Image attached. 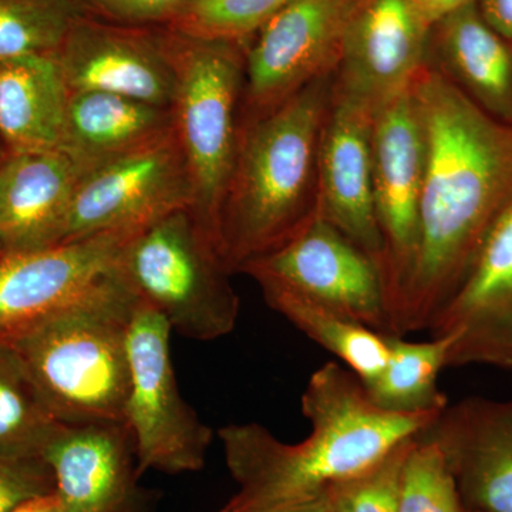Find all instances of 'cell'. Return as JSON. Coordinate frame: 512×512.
I'll return each instance as SVG.
<instances>
[{
  "instance_id": "cell-34",
  "label": "cell",
  "mask_w": 512,
  "mask_h": 512,
  "mask_svg": "<svg viewBox=\"0 0 512 512\" xmlns=\"http://www.w3.org/2000/svg\"><path fill=\"white\" fill-rule=\"evenodd\" d=\"M332 494L323 495L316 500L305 501V503L284 505V507L264 508V510H234L224 505L220 512H330L333 505Z\"/></svg>"
},
{
  "instance_id": "cell-37",
  "label": "cell",
  "mask_w": 512,
  "mask_h": 512,
  "mask_svg": "<svg viewBox=\"0 0 512 512\" xmlns=\"http://www.w3.org/2000/svg\"><path fill=\"white\" fill-rule=\"evenodd\" d=\"M470 2H476V0H446L443 15H446V13L450 12V10L460 8V6L467 5V3Z\"/></svg>"
},
{
  "instance_id": "cell-26",
  "label": "cell",
  "mask_w": 512,
  "mask_h": 512,
  "mask_svg": "<svg viewBox=\"0 0 512 512\" xmlns=\"http://www.w3.org/2000/svg\"><path fill=\"white\" fill-rule=\"evenodd\" d=\"M83 15L74 0H0V60L55 56Z\"/></svg>"
},
{
  "instance_id": "cell-24",
  "label": "cell",
  "mask_w": 512,
  "mask_h": 512,
  "mask_svg": "<svg viewBox=\"0 0 512 512\" xmlns=\"http://www.w3.org/2000/svg\"><path fill=\"white\" fill-rule=\"evenodd\" d=\"M266 303L303 335L345 363L362 383H372L389 359L386 335L343 318L318 303L282 291H262Z\"/></svg>"
},
{
  "instance_id": "cell-10",
  "label": "cell",
  "mask_w": 512,
  "mask_h": 512,
  "mask_svg": "<svg viewBox=\"0 0 512 512\" xmlns=\"http://www.w3.org/2000/svg\"><path fill=\"white\" fill-rule=\"evenodd\" d=\"M360 0H291L245 52L241 117L268 113L336 72L343 37Z\"/></svg>"
},
{
  "instance_id": "cell-27",
  "label": "cell",
  "mask_w": 512,
  "mask_h": 512,
  "mask_svg": "<svg viewBox=\"0 0 512 512\" xmlns=\"http://www.w3.org/2000/svg\"><path fill=\"white\" fill-rule=\"evenodd\" d=\"M397 512H468L439 444L423 434L407 448Z\"/></svg>"
},
{
  "instance_id": "cell-20",
  "label": "cell",
  "mask_w": 512,
  "mask_h": 512,
  "mask_svg": "<svg viewBox=\"0 0 512 512\" xmlns=\"http://www.w3.org/2000/svg\"><path fill=\"white\" fill-rule=\"evenodd\" d=\"M174 133L173 113L119 94L69 92L62 150L84 173Z\"/></svg>"
},
{
  "instance_id": "cell-23",
  "label": "cell",
  "mask_w": 512,
  "mask_h": 512,
  "mask_svg": "<svg viewBox=\"0 0 512 512\" xmlns=\"http://www.w3.org/2000/svg\"><path fill=\"white\" fill-rule=\"evenodd\" d=\"M457 336L451 332L430 342L413 343L386 335L389 359L382 373L365 386L372 402L393 413L443 412L448 399L440 392L437 377L447 367Z\"/></svg>"
},
{
  "instance_id": "cell-15",
  "label": "cell",
  "mask_w": 512,
  "mask_h": 512,
  "mask_svg": "<svg viewBox=\"0 0 512 512\" xmlns=\"http://www.w3.org/2000/svg\"><path fill=\"white\" fill-rule=\"evenodd\" d=\"M136 232H103L0 256V340L13 338L116 271L121 252Z\"/></svg>"
},
{
  "instance_id": "cell-30",
  "label": "cell",
  "mask_w": 512,
  "mask_h": 512,
  "mask_svg": "<svg viewBox=\"0 0 512 512\" xmlns=\"http://www.w3.org/2000/svg\"><path fill=\"white\" fill-rule=\"evenodd\" d=\"M457 333L447 367L490 365L512 370V305L483 325Z\"/></svg>"
},
{
  "instance_id": "cell-38",
  "label": "cell",
  "mask_w": 512,
  "mask_h": 512,
  "mask_svg": "<svg viewBox=\"0 0 512 512\" xmlns=\"http://www.w3.org/2000/svg\"><path fill=\"white\" fill-rule=\"evenodd\" d=\"M330 512H343L342 507H340L338 500H336L335 494H333V505L332 511Z\"/></svg>"
},
{
  "instance_id": "cell-4",
  "label": "cell",
  "mask_w": 512,
  "mask_h": 512,
  "mask_svg": "<svg viewBox=\"0 0 512 512\" xmlns=\"http://www.w3.org/2000/svg\"><path fill=\"white\" fill-rule=\"evenodd\" d=\"M137 302L116 269L2 340L18 352L60 423L123 421L130 382L128 330Z\"/></svg>"
},
{
  "instance_id": "cell-14",
  "label": "cell",
  "mask_w": 512,
  "mask_h": 512,
  "mask_svg": "<svg viewBox=\"0 0 512 512\" xmlns=\"http://www.w3.org/2000/svg\"><path fill=\"white\" fill-rule=\"evenodd\" d=\"M433 25L410 0H360L346 28L333 86L377 111L409 89Z\"/></svg>"
},
{
  "instance_id": "cell-35",
  "label": "cell",
  "mask_w": 512,
  "mask_h": 512,
  "mask_svg": "<svg viewBox=\"0 0 512 512\" xmlns=\"http://www.w3.org/2000/svg\"><path fill=\"white\" fill-rule=\"evenodd\" d=\"M13 512H64V510L56 493H52L35 498Z\"/></svg>"
},
{
  "instance_id": "cell-6",
  "label": "cell",
  "mask_w": 512,
  "mask_h": 512,
  "mask_svg": "<svg viewBox=\"0 0 512 512\" xmlns=\"http://www.w3.org/2000/svg\"><path fill=\"white\" fill-rule=\"evenodd\" d=\"M117 271L178 335L211 342L237 325L241 302L229 284L231 274L190 210L171 212L137 231Z\"/></svg>"
},
{
  "instance_id": "cell-18",
  "label": "cell",
  "mask_w": 512,
  "mask_h": 512,
  "mask_svg": "<svg viewBox=\"0 0 512 512\" xmlns=\"http://www.w3.org/2000/svg\"><path fill=\"white\" fill-rule=\"evenodd\" d=\"M83 174L63 150L6 154L0 161V245L5 254L62 244Z\"/></svg>"
},
{
  "instance_id": "cell-16",
  "label": "cell",
  "mask_w": 512,
  "mask_h": 512,
  "mask_svg": "<svg viewBox=\"0 0 512 512\" xmlns=\"http://www.w3.org/2000/svg\"><path fill=\"white\" fill-rule=\"evenodd\" d=\"M64 512H150L124 421L57 426L42 454Z\"/></svg>"
},
{
  "instance_id": "cell-13",
  "label": "cell",
  "mask_w": 512,
  "mask_h": 512,
  "mask_svg": "<svg viewBox=\"0 0 512 512\" xmlns=\"http://www.w3.org/2000/svg\"><path fill=\"white\" fill-rule=\"evenodd\" d=\"M375 114L372 106L333 86L319 141L316 214L372 256L382 272L372 183Z\"/></svg>"
},
{
  "instance_id": "cell-5",
  "label": "cell",
  "mask_w": 512,
  "mask_h": 512,
  "mask_svg": "<svg viewBox=\"0 0 512 512\" xmlns=\"http://www.w3.org/2000/svg\"><path fill=\"white\" fill-rule=\"evenodd\" d=\"M173 62L174 134L190 173L191 214L218 251L225 192L237 157L247 45L163 28Z\"/></svg>"
},
{
  "instance_id": "cell-8",
  "label": "cell",
  "mask_w": 512,
  "mask_h": 512,
  "mask_svg": "<svg viewBox=\"0 0 512 512\" xmlns=\"http://www.w3.org/2000/svg\"><path fill=\"white\" fill-rule=\"evenodd\" d=\"M238 274L261 291H282L390 335L382 272L375 259L318 214L286 244L251 259Z\"/></svg>"
},
{
  "instance_id": "cell-21",
  "label": "cell",
  "mask_w": 512,
  "mask_h": 512,
  "mask_svg": "<svg viewBox=\"0 0 512 512\" xmlns=\"http://www.w3.org/2000/svg\"><path fill=\"white\" fill-rule=\"evenodd\" d=\"M67 99L55 56L0 60V140L6 151L62 150Z\"/></svg>"
},
{
  "instance_id": "cell-33",
  "label": "cell",
  "mask_w": 512,
  "mask_h": 512,
  "mask_svg": "<svg viewBox=\"0 0 512 512\" xmlns=\"http://www.w3.org/2000/svg\"><path fill=\"white\" fill-rule=\"evenodd\" d=\"M476 3L488 26L512 45V0H476Z\"/></svg>"
},
{
  "instance_id": "cell-1",
  "label": "cell",
  "mask_w": 512,
  "mask_h": 512,
  "mask_svg": "<svg viewBox=\"0 0 512 512\" xmlns=\"http://www.w3.org/2000/svg\"><path fill=\"white\" fill-rule=\"evenodd\" d=\"M410 92L426 140L416 255L390 335L429 330L466 281L512 197V124L494 119L430 63Z\"/></svg>"
},
{
  "instance_id": "cell-25",
  "label": "cell",
  "mask_w": 512,
  "mask_h": 512,
  "mask_svg": "<svg viewBox=\"0 0 512 512\" xmlns=\"http://www.w3.org/2000/svg\"><path fill=\"white\" fill-rule=\"evenodd\" d=\"M59 424L18 352L0 340V457H42Z\"/></svg>"
},
{
  "instance_id": "cell-40",
  "label": "cell",
  "mask_w": 512,
  "mask_h": 512,
  "mask_svg": "<svg viewBox=\"0 0 512 512\" xmlns=\"http://www.w3.org/2000/svg\"><path fill=\"white\" fill-rule=\"evenodd\" d=\"M3 254H5V251H3L2 245H0V256H2Z\"/></svg>"
},
{
  "instance_id": "cell-11",
  "label": "cell",
  "mask_w": 512,
  "mask_h": 512,
  "mask_svg": "<svg viewBox=\"0 0 512 512\" xmlns=\"http://www.w3.org/2000/svg\"><path fill=\"white\" fill-rule=\"evenodd\" d=\"M424 171L426 140L409 87L377 109L372 131L373 201L389 323L416 255Z\"/></svg>"
},
{
  "instance_id": "cell-39",
  "label": "cell",
  "mask_w": 512,
  "mask_h": 512,
  "mask_svg": "<svg viewBox=\"0 0 512 512\" xmlns=\"http://www.w3.org/2000/svg\"><path fill=\"white\" fill-rule=\"evenodd\" d=\"M6 154H8V151H6L5 146H3L2 140H0V161L5 158Z\"/></svg>"
},
{
  "instance_id": "cell-36",
  "label": "cell",
  "mask_w": 512,
  "mask_h": 512,
  "mask_svg": "<svg viewBox=\"0 0 512 512\" xmlns=\"http://www.w3.org/2000/svg\"><path fill=\"white\" fill-rule=\"evenodd\" d=\"M430 25H434L443 16L446 0H410Z\"/></svg>"
},
{
  "instance_id": "cell-12",
  "label": "cell",
  "mask_w": 512,
  "mask_h": 512,
  "mask_svg": "<svg viewBox=\"0 0 512 512\" xmlns=\"http://www.w3.org/2000/svg\"><path fill=\"white\" fill-rule=\"evenodd\" d=\"M55 59L69 92L119 94L171 109L175 72L163 28L116 25L83 15Z\"/></svg>"
},
{
  "instance_id": "cell-31",
  "label": "cell",
  "mask_w": 512,
  "mask_h": 512,
  "mask_svg": "<svg viewBox=\"0 0 512 512\" xmlns=\"http://www.w3.org/2000/svg\"><path fill=\"white\" fill-rule=\"evenodd\" d=\"M55 491V474L42 457H0V512H13Z\"/></svg>"
},
{
  "instance_id": "cell-22",
  "label": "cell",
  "mask_w": 512,
  "mask_h": 512,
  "mask_svg": "<svg viewBox=\"0 0 512 512\" xmlns=\"http://www.w3.org/2000/svg\"><path fill=\"white\" fill-rule=\"evenodd\" d=\"M512 305V197L495 218L480 251L446 309L429 329L433 338L483 325Z\"/></svg>"
},
{
  "instance_id": "cell-19",
  "label": "cell",
  "mask_w": 512,
  "mask_h": 512,
  "mask_svg": "<svg viewBox=\"0 0 512 512\" xmlns=\"http://www.w3.org/2000/svg\"><path fill=\"white\" fill-rule=\"evenodd\" d=\"M426 62L485 113L512 124V45L488 26L476 2L434 23Z\"/></svg>"
},
{
  "instance_id": "cell-28",
  "label": "cell",
  "mask_w": 512,
  "mask_h": 512,
  "mask_svg": "<svg viewBox=\"0 0 512 512\" xmlns=\"http://www.w3.org/2000/svg\"><path fill=\"white\" fill-rule=\"evenodd\" d=\"M291 0H190L164 28L195 39L247 45Z\"/></svg>"
},
{
  "instance_id": "cell-29",
  "label": "cell",
  "mask_w": 512,
  "mask_h": 512,
  "mask_svg": "<svg viewBox=\"0 0 512 512\" xmlns=\"http://www.w3.org/2000/svg\"><path fill=\"white\" fill-rule=\"evenodd\" d=\"M412 440L393 451L379 466L336 488L335 497L343 512H397L400 471Z\"/></svg>"
},
{
  "instance_id": "cell-7",
  "label": "cell",
  "mask_w": 512,
  "mask_h": 512,
  "mask_svg": "<svg viewBox=\"0 0 512 512\" xmlns=\"http://www.w3.org/2000/svg\"><path fill=\"white\" fill-rule=\"evenodd\" d=\"M171 333L167 320L138 299L128 330L130 382L123 421L133 437L140 474L202 470L214 436L181 396Z\"/></svg>"
},
{
  "instance_id": "cell-9",
  "label": "cell",
  "mask_w": 512,
  "mask_h": 512,
  "mask_svg": "<svg viewBox=\"0 0 512 512\" xmlns=\"http://www.w3.org/2000/svg\"><path fill=\"white\" fill-rule=\"evenodd\" d=\"M192 201L190 173L173 133L86 171L74 192L63 242L138 231L171 212L191 211Z\"/></svg>"
},
{
  "instance_id": "cell-17",
  "label": "cell",
  "mask_w": 512,
  "mask_h": 512,
  "mask_svg": "<svg viewBox=\"0 0 512 512\" xmlns=\"http://www.w3.org/2000/svg\"><path fill=\"white\" fill-rule=\"evenodd\" d=\"M420 434L439 444L468 512H512V399L466 397Z\"/></svg>"
},
{
  "instance_id": "cell-32",
  "label": "cell",
  "mask_w": 512,
  "mask_h": 512,
  "mask_svg": "<svg viewBox=\"0 0 512 512\" xmlns=\"http://www.w3.org/2000/svg\"><path fill=\"white\" fill-rule=\"evenodd\" d=\"M86 16L136 28H164L190 0H74Z\"/></svg>"
},
{
  "instance_id": "cell-2",
  "label": "cell",
  "mask_w": 512,
  "mask_h": 512,
  "mask_svg": "<svg viewBox=\"0 0 512 512\" xmlns=\"http://www.w3.org/2000/svg\"><path fill=\"white\" fill-rule=\"evenodd\" d=\"M302 413L311 434L296 444L276 439L258 423L218 431L238 493L234 510L305 503L356 480L430 427L441 413H393L376 406L365 384L336 362L319 367L306 384Z\"/></svg>"
},
{
  "instance_id": "cell-3",
  "label": "cell",
  "mask_w": 512,
  "mask_h": 512,
  "mask_svg": "<svg viewBox=\"0 0 512 512\" xmlns=\"http://www.w3.org/2000/svg\"><path fill=\"white\" fill-rule=\"evenodd\" d=\"M335 72L268 113L241 117L218 254L229 274L295 237L316 215L318 151Z\"/></svg>"
}]
</instances>
